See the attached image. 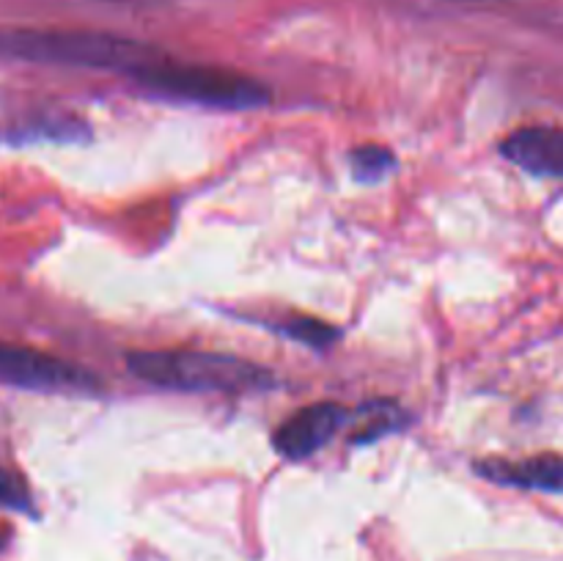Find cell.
<instances>
[{
  "label": "cell",
  "instance_id": "6da1fadb",
  "mask_svg": "<svg viewBox=\"0 0 563 561\" xmlns=\"http://www.w3.org/2000/svg\"><path fill=\"white\" fill-rule=\"evenodd\" d=\"M0 55L31 64L77 66L137 77L163 58V50L137 38L102 31H47V28H0Z\"/></svg>",
  "mask_w": 563,
  "mask_h": 561
},
{
  "label": "cell",
  "instance_id": "7a4b0ae2",
  "mask_svg": "<svg viewBox=\"0 0 563 561\" xmlns=\"http://www.w3.org/2000/svg\"><path fill=\"white\" fill-rule=\"evenodd\" d=\"M126 366L143 383L190 394H251L275 385L269 369L223 352L135 350Z\"/></svg>",
  "mask_w": 563,
  "mask_h": 561
},
{
  "label": "cell",
  "instance_id": "3957f363",
  "mask_svg": "<svg viewBox=\"0 0 563 561\" xmlns=\"http://www.w3.org/2000/svg\"><path fill=\"white\" fill-rule=\"evenodd\" d=\"M135 80L146 86L148 91L163 94V97L209 105V108L253 110L264 108L269 97H273L269 88L262 80H256V77H247L234 69H223V66L181 64V61L168 58V55L154 61Z\"/></svg>",
  "mask_w": 563,
  "mask_h": 561
},
{
  "label": "cell",
  "instance_id": "277c9868",
  "mask_svg": "<svg viewBox=\"0 0 563 561\" xmlns=\"http://www.w3.org/2000/svg\"><path fill=\"white\" fill-rule=\"evenodd\" d=\"M0 383L31 391H77V394H93L102 388L99 377H93L88 369L9 341H0Z\"/></svg>",
  "mask_w": 563,
  "mask_h": 561
},
{
  "label": "cell",
  "instance_id": "5b68a950",
  "mask_svg": "<svg viewBox=\"0 0 563 561\" xmlns=\"http://www.w3.org/2000/svg\"><path fill=\"white\" fill-rule=\"evenodd\" d=\"M350 421V410L335 402H317L297 410L289 421L280 424L273 435V446L286 460H308L317 454L344 424Z\"/></svg>",
  "mask_w": 563,
  "mask_h": 561
},
{
  "label": "cell",
  "instance_id": "8992f818",
  "mask_svg": "<svg viewBox=\"0 0 563 561\" xmlns=\"http://www.w3.org/2000/svg\"><path fill=\"white\" fill-rule=\"evenodd\" d=\"M500 154L528 174L563 179V127H522L500 143Z\"/></svg>",
  "mask_w": 563,
  "mask_h": 561
},
{
  "label": "cell",
  "instance_id": "52a82bcc",
  "mask_svg": "<svg viewBox=\"0 0 563 561\" xmlns=\"http://www.w3.org/2000/svg\"><path fill=\"white\" fill-rule=\"evenodd\" d=\"M489 482L520 490L563 493V454H537L528 460H487L476 468Z\"/></svg>",
  "mask_w": 563,
  "mask_h": 561
},
{
  "label": "cell",
  "instance_id": "ba28073f",
  "mask_svg": "<svg viewBox=\"0 0 563 561\" xmlns=\"http://www.w3.org/2000/svg\"><path fill=\"white\" fill-rule=\"evenodd\" d=\"M350 418L355 421L352 443H372V440H379L383 435L396 432L407 421V413L396 402L377 399L372 405L357 407L355 413H350Z\"/></svg>",
  "mask_w": 563,
  "mask_h": 561
},
{
  "label": "cell",
  "instance_id": "9c48e42d",
  "mask_svg": "<svg viewBox=\"0 0 563 561\" xmlns=\"http://www.w3.org/2000/svg\"><path fill=\"white\" fill-rule=\"evenodd\" d=\"M275 330H278V333H286L289 339L300 341V344L313 346V350H324V346H330L341 336L330 322L302 317V314L300 317H286L280 319V322H275Z\"/></svg>",
  "mask_w": 563,
  "mask_h": 561
},
{
  "label": "cell",
  "instance_id": "30bf717a",
  "mask_svg": "<svg viewBox=\"0 0 563 561\" xmlns=\"http://www.w3.org/2000/svg\"><path fill=\"white\" fill-rule=\"evenodd\" d=\"M350 165L355 179L379 182L388 176L396 165V154L385 146H357L350 154Z\"/></svg>",
  "mask_w": 563,
  "mask_h": 561
},
{
  "label": "cell",
  "instance_id": "8fae6325",
  "mask_svg": "<svg viewBox=\"0 0 563 561\" xmlns=\"http://www.w3.org/2000/svg\"><path fill=\"white\" fill-rule=\"evenodd\" d=\"M0 506L16 512L31 509V490H27L25 479L9 468H0Z\"/></svg>",
  "mask_w": 563,
  "mask_h": 561
},
{
  "label": "cell",
  "instance_id": "7c38bea8",
  "mask_svg": "<svg viewBox=\"0 0 563 561\" xmlns=\"http://www.w3.org/2000/svg\"><path fill=\"white\" fill-rule=\"evenodd\" d=\"M104 3H148V0H104Z\"/></svg>",
  "mask_w": 563,
  "mask_h": 561
}]
</instances>
